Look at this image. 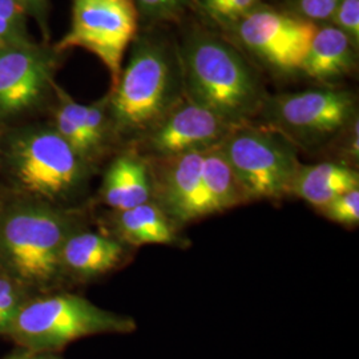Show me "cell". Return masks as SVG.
I'll return each mask as SVG.
<instances>
[{"instance_id":"1","label":"cell","mask_w":359,"mask_h":359,"mask_svg":"<svg viewBox=\"0 0 359 359\" xmlns=\"http://www.w3.org/2000/svg\"><path fill=\"white\" fill-rule=\"evenodd\" d=\"M188 97L233 124H244L264 104L256 74L228 43L210 35L193 36L182 57Z\"/></svg>"},{"instance_id":"2","label":"cell","mask_w":359,"mask_h":359,"mask_svg":"<svg viewBox=\"0 0 359 359\" xmlns=\"http://www.w3.org/2000/svg\"><path fill=\"white\" fill-rule=\"evenodd\" d=\"M182 69L158 40H140L112 90V114L124 132H148L179 102Z\"/></svg>"},{"instance_id":"3","label":"cell","mask_w":359,"mask_h":359,"mask_svg":"<svg viewBox=\"0 0 359 359\" xmlns=\"http://www.w3.org/2000/svg\"><path fill=\"white\" fill-rule=\"evenodd\" d=\"M135 327L132 318L99 308L83 297L57 294L19 309L7 332L23 346L40 353L96 334L132 333Z\"/></svg>"},{"instance_id":"4","label":"cell","mask_w":359,"mask_h":359,"mask_svg":"<svg viewBox=\"0 0 359 359\" xmlns=\"http://www.w3.org/2000/svg\"><path fill=\"white\" fill-rule=\"evenodd\" d=\"M246 200H273L290 193L299 165L294 147L281 133L246 123L218 144Z\"/></svg>"},{"instance_id":"5","label":"cell","mask_w":359,"mask_h":359,"mask_svg":"<svg viewBox=\"0 0 359 359\" xmlns=\"http://www.w3.org/2000/svg\"><path fill=\"white\" fill-rule=\"evenodd\" d=\"M68 225L59 213L44 208H23L4 219L0 246L15 274L29 283L53 280L62 268Z\"/></svg>"},{"instance_id":"6","label":"cell","mask_w":359,"mask_h":359,"mask_svg":"<svg viewBox=\"0 0 359 359\" xmlns=\"http://www.w3.org/2000/svg\"><path fill=\"white\" fill-rule=\"evenodd\" d=\"M137 25L135 0H74L69 31L57 43L56 51L83 48L93 53L108 69L114 90Z\"/></svg>"},{"instance_id":"7","label":"cell","mask_w":359,"mask_h":359,"mask_svg":"<svg viewBox=\"0 0 359 359\" xmlns=\"http://www.w3.org/2000/svg\"><path fill=\"white\" fill-rule=\"evenodd\" d=\"M265 117L289 142H318L347 127L355 99L347 90L320 88L285 93L264 103Z\"/></svg>"},{"instance_id":"8","label":"cell","mask_w":359,"mask_h":359,"mask_svg":"<svg viewBox=\"0 0 359 359\" xmlns=\"http://www.w3.org/2000/svg\"><path fill=\"white\" fill-rule=\"evenodd\" d=\"M234 27L245 48L283 72L301 69L318 28L299 15L261 7Z\"/></svg>"},{"instance_id":"9","label":"cell","mask_w":359,"mask_h":359,"mask_svg":"<svg viewBox=\"0 0 359 359\" xmlns=\"http://www.w3.org/2000/svg\"><path fill=\"white\" fill-rule=\"evenodd\" d=\"M79 157L57 132H38L18 144L15 175L27 192L60 198L72 192L80 180Z\"/></svg>"},{"instance_id":"10","label":"cell","mask_w":359,"mask_h":359,"mask_svg":"<svg viewBox=\"0 0 359 359\" xmlns=\"http://www.w3.org/2000/svg\"><path fill=\"white\" fill-rule=\"evenodd\" d=\"M234 127L237 126L187 96L147 132V147L158 158L204 152L217 147Z\"/></svg>"},{"instance_id":"11","label":"cell","mask_w":359,"mask_h":359,"mask_svg":"<svg viewBox=\"0 0 359 359\" xmlns=\"http://www.w3.org/2000/svg\"><path fill=\"white\" fill-rule=\"evenodd\" d=\"M50 76V65L27 44L0 48V112L13 114L40 97Z\"/></svg>"},{"instance_id":"12","label":"cell","mask_w":359,"mask_h":359,"mask_svg":"<svg viewBox=\"0 0 359 359\" xmlns=\"http://www.w3.org/2000/svg\"><path fill=\"white\" fill-rule=\"evenodd\" d=\"M204 152H188L161 158L163 167L157 180V205L175 224L187 222L189 209L200 189Z\"/></svg>"},{"instance_id":"13","label":"cell","mask_w":359,"mask_h":359,"mask_svg":"<svg viewBox=\"0 0 359 359\" xmlns=\"http://www.w3.org/2000/svg\"><path fill=\"white\" fill-rule=\"evenodd\" d=\"M246 201L244 191L218 145L206 149L200 189L189 209L187 222L224 212Z\"/></svg>"},{"instance_id":"14","label":"cell","mask_w":359,"mask_h":359,"mask_svg":"<svg viewBox=\"0 0 359 359\" xmlns=\"http://www.w3.org/2000/svg\"><path fill=\"white\" fill-rule=\"evenodd\" d=\"M152 194L154 184L142 157L135 154L117 157L104 179L103 197L107 205L121 212L151 201Z\"/></svg>"},{"instance_id":"15","label":"cell","mask_w":359,"mask_h":359,"mask_svg":"<svg viewBox=\"0 0 359 359\" xmlns=\"http://www.w3.org/2000/svg\"><path fill=\"white\" fill-rule=\"evenodd\" d=\"M358 173L351 168L334 163L299 164L290 185V193L322 209L335 197L358 189Z\"/></svg>"},{"instance_id":"16","label":"cell","mask_w":359,"mask_h":359,"mask_svg":"<svg viewBox=\"0 0 359 359\" xmlns=\"http://www.w3.org/2000/svg\"><path fill=\"white\" fill-rule=\"evenodd\" d=\"M354 65V43L339 28L326 26L317 28L299 71L314 80L327 81L351 72Z\"/></svg>"},{"instance_id":"17","label":"cell","mask_w":359,"mask_h":359,"mask_svg":"<svg viewBox=\"0 0 359 359\" xmlns=\"http://www.w3.org/2000/svg\"><path fill=\"white\" fill-rule=\"evenodd\" d=\"M123 257V246L99 233L69 236L62 252V266L79 276H99L114 269Z\"/></svg>"},{"instance_id":"18","label":"cell","mask_w":359,"mask_h":359,"mask_svg":"<svg viewBox=\"0 0 359 359\" xmlns=\"http://www.w3.org/2000/svg\"><path fill=\"white\" fill-rule=\"evenodd\" d=\"M117 213V228L128 244L142 246L177 243L175 222L168 217L157 203L148 201Z\"/></svg>"},{"instance_id":"19","label":"cell","mask_w":359,"mask_h":359,"mask_svg":"<svg viewBox=\"0 0 359 359\" xmlns=\"http://www.w3.org/2000/svg\"><path fill=\"white\" fill-rule=\"evenodd\" d=\"M204 13L222 26L234 27L258 7V0H198Z\"/></svg>"},{"instance_id":"20","label":"cell","mask_w":359,"mask_h":359,"mask_svg":"<svg viewBox=\"0 0 359 359\" xmlns=\"http://www.w3.org/2000/svg\"><path fill=\"white\" fill-rule=\"evenodd\" d=\"M323 215L342 225H357L359 221V189L335 197L321 209Z\"/></svg>"},{"instance_id":"21","label":"cell","mask_w":359,"mask_h":359,"mask_svg":"<svg viewBox=\"0 0 359 359\" xmlns=\"http://www.w3.org/2000/svg\"><path fill=\"white\" fill-rule=\"evenodd\" d=\"M139 13L149 20H175L185 11L189 0H135Z\"/></svg>"},{"instance_id":"22","label":"cell","mask_w":359,"mask_h":359,"mask_svg":"<svg viewBox=\"0 0 359 359\" xmlns=\"http://www.w3.org/2000/svg\"><path fill=\"white\" fill-rule=\"evenodd\" d=\"M332 19L334 27L345 32L354 46H358L359 0H341Z\"/></svg>"},{"instance_id":"23","label":"cell","mask_w":359,"mask_h":359,"mask_svg":"<svg viewBox=\"0 0 359 359\" xmlns=\"http://www.w3.org/2000/svg\"><path fill=\"white\" fill-rule=\"evenodd\" d=\"M339 3L341 0H298L297 8L301 18L314 23L332 19Z\"/></svg>"},{"instance_id":"24","label":"cell","mask_w":359,"mask_h":359,"mask_svg":"<svg viewBox=\"0 0 359 359\" xmlns=\"http://www.w3.org/2000/svg\"><path fill=\"white\" fill-rule=\"evenodd\" d=\"M86 136L93 151L100 142H103L104 136V112L100 104L87 105L86 112Z\"/></svg>"},{"instance_id":"25","label":"cell","mask_w":359,"mask_h":359,"mask_svg":"<svg viewBox=\"0 0 359 359\" xmlns=\"http://www.w3.org/2000/svg\"><path fill=\"white\" fill-rule=\"evenodd\" d=\"M26 44L23 40V29L20 25H15L0 19V48Z\"/></svg>"},{"instance_id":"26","label":"cell","mask_w":359,"mask_h":359,"mask_svg":"<svg viewBox=\"0 0 359 359\" xmlns=\"http://www.w3.org/2000/svg\"><path fill=\"white\" fill-rule=\"evenodd\" d=\"M0 19L22 26L25 22V7L15 0H0Z\"/></svg>"},{"instance_id":"27","label":"cell","mask_w":359,"mask_h":359,"mask_svg":"<svg viewBox=\"0 0 359 359\" xmlns=\"http://www.w3.org/2000/svg\"><path fill=\"white\" fill-rule=\"evenodd\" d=\"M6 359H56L50 355H43V354H36V353H27V354H16L11 355Z\"/></svg>"},{"instance_id":"28","label":"cell","mask_w":359,"mask_h":359,"mask_svg":"<svg viewBox=\"0 0 359 359\" xmlns=\"http://www.w3.org/2000/svg\"><path fill=\"white\" fill-rule=\"evenodd\" d=\"M15 1H18L22 7H26V6H35V4H39L41 0H15Z\"/></svg>"},{"instance_id":"29","label":"cell","mask_w":359,"mask_h":359,"mask_svg":"<svg viewBox=\"0 0 359 359\" xmlns=\"http://www.w3.org/2000/svg\"><path fill=\"white\" fill-rule=\"evenodd\" d=\"M11 281L10 280H7V278H4V277H0V293L7 287V286H10L11 285Z\"/></svg>"}]
</instances>
